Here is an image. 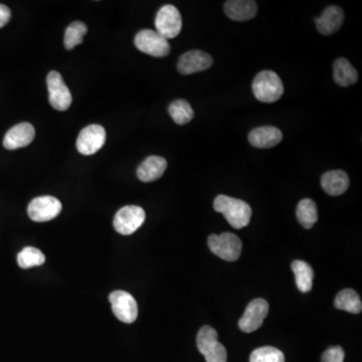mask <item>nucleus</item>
<instances>
[{
  "label": "nucleus",
  "instance_id": "f257e3e1",
  "mask_svg": "<svg viewBox=\"0 0 362 362\" xmlns=\"http://www.w3.org/2000/svg\"><path fill=\"white\" fill-rule=\"evenodd\" d=\"M214 211L223 214L227 223L234 229L240 230L247 227L252 218V209L245 201L230 196H218L214 201Z\"/></svg>",
  "mask_w": 362,
  "mask_h": 362
},
{
  "label": "nucleus",
  "instance_id": "f03ea898",
  "mask_svg": "<svg viewBox=\"0 0 362 362\" xmlns=\"http://www.w3.org/2000/svg\"><path fill=\"white\" fill-rule=\"evenodd\" d=\"M252 92L257 100L263 103H274L284 93L283 82L273 71H261L255 77Z\"/></svg>",
  "mask_w": 362,
  "mask_h": 362
},
{
  "label": "nucleus",
  "instance_id": "7ed1b4c3",
  "mask_svg": "<svg viewBox=\"0 0 362 362\" xmlns=\"http://www.w3.org/2000/svg\"><path fill=\"white\" fill-rule=\"evenodd\" d=\"M218 332L211 326H203L196 336V345L207 362H227L225 346L218 342Z\"/></svg>",
  "mask_w": 362,
  "mask_h": 362
},
{
  "label": "nucleus",
  "instance_id": "20e7f679",
  "mask_svg": "<svg viewBox=\"0 0 362 362\" xmlns=\"http://www.w3.org/2000/svg\"><path fill=\"white\" fill-rule=\"evenodd\" d=\"M207 243L211 251L223 260L234 261L240 258L243 245L240 238L232 232L211 234Z\"/></svg>",
  "mask_w": 362,
  "mask_h": 362
},
{
  "label": "nucleus",
  "instance_id": "39448f33",
  "mask_svg": "<svg viewBox=\"0 0 362 362\" xmlns=\"http://www.w3.org/2000/svg\"><path fill=\"white\" fill-rule=\"evenodd\" d=\"M136 48L146 55L152 57H166L171 53V44L169 40L163 37L156 31L143 30L136 35Z\"/></svg>",
  "mask_w": 362,
  "mask_h": 362
},
{
  "label": "nucleus",
  "instance_id": "423d86ee",
  "mask_svg": "<svg viewBox=\"0 0 362 362\" xmlns=\"http://www.w3.org/2000/svg\"><path fill=\"white\" fill-rule=\"evenodd\" d=\"M155 28L156 31L167 40L178 37L182 28L180 10L171 4L162 6L156 15Z\"/></svg>",
  "mask_w": 362,
  "mask_h": 362
},
{
  "label": "nucleus",
  "instance_id": "0eeeda50",
  "mask_svg": "<svg viewBox=\"0 0 362 362\" xmlns=\"http://www.w3.org/2000/svg\"><path fill=\"white\" fill-rule=\"evenodd\" d=\"M146 218L144 209L137 205H126L122 207L114 218V227L124 236H129L137 231Z\"/></svg>",
  "mask_w": 362,
  "mask_h": 362
},
{
  "label": "nucleus",
  "instance_id": "6e6552de",
  "mask_svg": "<svg viewBox=\"0 0 362 362\" xmlns=\"http://www.w3.org/2000/svg\"><path fill=\"white\" fill-rule=\"evenodd\" d=\"M46 85H48L49 100L53 109L58 111L68 110L73 98L59 71H53L49 73Z\"/></svg>",
  "mask_w": 362,
  "mask_h": 362
},
{
  "label": "nucleus",
  "instance_id": "1a4fd4ad",
  "mask_svg": "<svg viewBox=\"0 0 362 362\" xmlns=\"http://www.w3.org/2000/svg\"><path fill=\"white\" fill-rule=\"evenodd\" d=\"M114 315L124 323L130 324L136 321L138 316V305L135 298L128 292L118 290L109 296Z\"/></svg>",
  "mask_w": 362,
  "mask_h": 362
},
{
  "label": "nucleus",
  "instance_id": "9d476101",
  "mask_svg": "<svg viewBox=\"0 0 362 362\" xmlns=\"http://www.w3.org/2000/svg\"><path fill=\"white\" fill-rule=\"evenodd\" d=\"M62 212V202L53 196H44L31 201L28 214L31 220L44 223L57 218Z\"/></svg>",
  "mask_w": 362,
  "mask_h": 362
},
{
  "label": "nucleus",
  "instance_id": "9b49d317",
  "mask_svg": "<svg viewBox=\"0 0 362 362\" xmlns=\"http://www.w3.org/2000/svg\"><path fill=\"white\" fill-rule=\"evenodd\" d=\"M106 130L98 124H92L80 132L77 139V149L83 155H93L104 146Z\"/></svg>",
  "mask_w": 362,
  "mask_h": 362
},
{
  "label": "nucleus",
  "instance_id": "f8f14e48",
  "mask_svg": "<svg viewBox=\"0 0 362 362\" xmlns=\"http://www.w3.org/2000/svg\"><path fill=\"white\" fill-rule=\"evenodd\" d=\"M269 313V304L265 299H255L245 308V313L239 321V327L243 332L256 331L263 325Z\"/></svg>",
  "mask_w": 362,
  "mask_h": 362
},
{
  "label": "nucleus",
  "instance_id": "ddd939ff",
  "mask_svg": "<svg viewBox=\"0 0 362 362\" xmlns=\"http://www.w3.org/2000/svg\"><path fill=\"white\" fill-rule=\"evenodd\" d=\"M214 60L209 53L201 51H191L183 53L178 62L181 75H191L211 68Z\"/></svg>",
  "mask_w": 362,
  "mask_h": 362
},
{
  "label": "nucleus",
  "instance_id": "4468645a",
  "mask_svg": "<svg viewBox=\"0 0 362 362\" xmlns=\"http://www.w3.org/2000/svg\"><path fill=\"white\" fill-rule=\"evenodd\" d=\"M35 137V130L31 123H19L8 131L4 136L3 146L8 150L28 146Z\"/></svg>",
  "mask_w": 362,
  "mask_h": 362
},
{
  "label": "nucleus",
  "instance_id": "2eb2a0df",
  "mask_svg": "<svg viewBox=\"0 0 362 362\" xmlns=\"http://www.w3.org/2000/svg\"><path fill=\"white\" fill-rule=\"evenodd\" d=\"M283 139L280 129L274 126L258 127L250 132L249 141L256 148L266 149L276 146Z\"/></svg>",
  "mask_w": 362,
  "mask_h": 362
},
{
  "label": "nucleus",
  "instance_id": "dca6fc26",
  "mask_svg": "<svg viewBox=\"0 0 362 362\" xmlns=\"http://www.w3.org/2000/svg\"><path fill=\"white\" fill-rule=\"evenodd\" d=\"M344 21V12L339 6H328L320 17L315 19L317 30L324 35H330L341 28Z\"/></svg>",
  "mask_w": 362,
  "mask_h": 362
},
{
  "label": "nucleus",
  "instance_id": "f3484780",
  "mask_svg": "<svg viewBox=\"0 0 362 362\" xmlns=\"http://www.w3.org/2000/svg\"><path fill=\"white\" fill-rule=\"evenodd\" d=\"M167 169V161L160 156H149L137 169L138 178L142 182H152L160 180Z\"/></svg>",
  "mask_w": 362,
  "mask_h": 362
},
{
  "label": "nucleus",
  "instance_id": "a211bd4d",
  "mask_svg": "<svg viewBox=\"0 0 362 362\" xmlns=\"http://www.w3.org/2000/svg\"><path fill=\"white\" fill-rule=\"evenodd\" d=\"M225 12L232 20L245 21L256 17L258 6L251 0H231L225 2Z\"/></svg>",
  "mask_w": 362,
  "mask_h": 362
},
{
  "label": "nucleus",
  "instance_id": "6ab92c4d",
  "mask_svg": "<svg viewBox=\"0 0 362 362\" xmlns=\"http://www.w3.org/2000/svg\"><path fill=\"white\" fill-rule=\"evenodd\" d=\"M321 187L329 196H341L350 187V178L342 171H328L322 175Z\"/></svg>",
  "mask_w": 362,
  "mask_h": 362
},
{
  "label": "nucleus",
  "instance_id": "aec40b11",
  "mask_svg": "<svg viewBox=\"0 0 362 362\" xmlns=\"http://www.w3.org/2000/svg\"><path fill=\"white\" fill-rule=\"evenodd\" d=\"M333 79L339 86H352L357 82L359 74L350 60L341 58L333 64Z\"/></svg>",
  "mask_w": 362,
  "mask_h": 362
},
{
  "label": "nucleus",
  "instance_id": "412c9836",
  "mask_svg": "<svg viewBox=\"0 0 362 362\" xmlns=\"http://www.w3.org/2000/svg\"><path fill=\"white\" fill-rule=\"evenodd\" d=\"M292 270L296 278V285L302 293L311 291L314 272L311 266L304 261L296 260L292 263Z\"/></svg>",
  "mask_w": 362,
  "mask_h": 362
},
{
  "label": "nucleus",
  "instance_id": "4be33fe9",
  "mask_svg": "<svg viewBox=\"0 0 362 362\" xmlns=\"http://www.w3.org/2000/svg\"><path fill=\"white\" fill-rule=\"evenodd\" d=\"M334 305L337 309L353 314H359L362 309L361 297L352 289H344L339 292L335 298Z\"/></svg>",
  "mask_w": 362,
  "mask_h": 362
},
{
  "label": "nucleus",
  "instance_id": "5701e85b",
  "mask_svg": "<svg viewBox=\"0 0 362 362\" xmlns=\"http://www.w3.org/2000/svg\"><path fill=\"white\" fill-rule=\"evenodd\" d=\"M296 216L302 227L311 229L318 221L316 203L310 198L302 200L297 205Z\"/></svg>",
  "mask_w": 362,
  "mask_h": 362
},
{
  "label": "nucleus",
  "instance_id": "b1692460",
  "mask_svg": "<svg viewBox=\"0 0 362 362\" xmlns=\"http://www.w3.org/2000/svg\"><path fill=\"white\" fill-rule=\"evenodd\" d=\"M169 114L178 125H185L194 117V112L191 104L185 100H176L169 106Z\"/></svg>",
  "mask_w": 362,
  "mask_h": 362
},
{
  "label": "nucleus",
  "instance_id": "393cba45",
  "mask_svg": "<svg viewBox=\"0 0 362 362\" xmlns=\"http://www.w3.org/2000/svg\"><path fill=\"white\" fill-rule=\"evenodd\" d=\"M87 31H88V28L84 22L74 21L68 26L64 33V48L67 50H73L78 44H82Z\"/></svg>",
  "mask_w": 362,
  "mask_h": 362
},
{
  "label": "nucleus",
  "instance_id": "a878e982",
  "mask_svg": "<svg viewBox=\"0 0 362 362\" xmlns=\"http://www.w3.org/2000/svg\"><path fill=\"white\" fill-rule=\"evenodd\" d=\"M46 257L39 249L33 247H26L17 255V263L22 269H30L37 266L44 265Z\"/></svg>",
  "mask_w": 362,
  "mask_h": 362
},
{
  "label": "nucleus",
  "instance_id": "bb28decb",
  "mask_svg": "<svg viewBox=\"0 0 362 362\" xmlns=\"http://www.w3.org/2000/svg\"><path fill=\"white\" fill-rule=\"evenodd\" d=\"M250 362H285V356L284 353L277 348L264 346L252 352Z\"/></svg>",
  "mask_w": 362,
  "mask_h": 362
},
{
  "label": "nucleus",
  "instance_id": "cd10ccee",
  "mask_svg": "<svg viewBox=\"0 0 362 362\" xmlns=\"http://www.w3.org/2000/svg\"><path fill=\"white\" fill-rule=\"evenodd\" d=\"M344 350L341 346H333L328 348L322 355V362H343L344 361Z\"/></svg>",
  "mask_w": 362,
  "mask_h": 362
},
{
  "label": "nucleus",
  "instance_id": "c85d7f7f",
  "mask_svg": "<svg viewBox=\"0 0 362 362\" xmlns=\"http://www.w3.org/2000/svg\"><path fill=\"white\" fill-rule=\"evenodd\" d=\"M11 12L10 8L4 4H0V28L10 22Z\"/></svg>",
  "mask_w": 362,
  "mask_h": 362
}]
</instances>
